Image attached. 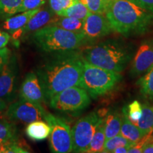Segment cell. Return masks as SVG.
<instances>
[{"label": "cell", "mask_w": 153, "mask_h": 153, "mask_svg": "<svg viewBox=\"0 0 153 153\" xmlns=\"http://www.w3.org/2000/svg\"><path fill=\"white\" fill-rule=\"evenodd\" d=\"M121 79L120 73L94 66L85 60L79 87L91 98L97 99L111 91Z\"/></svg>", "instance_id": "5"}, {"label": "cell", "mask_w": 153, "mask_h": 153, "mask_svg": "<svg viewBox=\"0 0 153 153\" xmlns=\"http://www.w3.org/2000/svg\"><path fill=\"white\" fill-rule=\"evenodd\" d=\"M135 143L126 139L125 137L121 135L120 134L114 136L111 138L106 140L105 142L104 150L103 152L110 153L113 152L115 149H116L120 146H125V145H134Z\"/></svg>", "instance_id": "25"}, {"label": "cell", "mask_w": 153, "mask_h": 153, "mask_svg": "<svg viewBox=\"0 0 153 153\" xmlns=\"http://www.w3.org/2000/svg\"><path fill=\"white\" fill-rule=\"evenodd\" d=\"M7 107H8V106H7V103L4 100H2L1 99H0V114H1L4 112H5V111L7 110Z\"/></svg>", "instance_id": "37"}, {"label": "cell", "mask_w": 153, "mask_h": 153, "mask_svg": "<svg viewBox=\"0 0 153 153\" xmlns=\"http://www.w3.org/2000/svg\"><path fill=\"white\" fill-rule=\"evenodd\" d=\"M133 146V145H125V146H120L116 149H115L113 152H114V153H127V152H128V150H130V148H132Z\"/></svg>", "instance_id": "36"}, {"label": "cell", "mask_w": 153, "mask_h": 153, "mask_svg": "<svg viewBox=\"0 0 153 153\" xmlns=\"http://www.w3.org/2000/svg\"><path fill=\"white\" fill-rule=\"evenodd\" d=\"M29 150L26 144L16 139L15 140L0 145V153H27Z\"/></svg>", "instance_id": "28"}, {"label": "cell", "mask_w": 153, "mask_h": 153, "mask_svg": "<svg viewBox=\"0 0 153 153\" xmlns=\"http://www.w3.org/2000/svg\"><path fill=\"white\" fill-rule=\"evenodd\" d=\"M11 56V52L8 48L4 47L0 49V70L8 62Z\"/></svg>", "instance_id": "32"}, {"label": "cell", "mask_w": 153, "mask_h": 153, "mask_svg": "<svg viewBox=\"0 0 153 153\" xmlns=\"http://www.w3.org/2000/svg\"><path fill=\"white\" fill-rule=\"evenodd\" d=\"M91 97L83 88L72 87L53 96L48 101L49 106L57 111L66 114H79L89 106Z\"/></svg>", "instance_id": "6"}, {"label": "cell", "mask_w": 153, "mask_h": 153, "mask_svg": "<svg viewBox=\"0 0 153 153\" xmlns=\"http://www.w3.org/2000/svg\"><path fill=\"white\" fill-rule=\"evenodd\" d=\"M44 120L51 128L49 135L50 148L54 153L72 152V129L65 120L51 113L47 112Z\"/></svg>", "instance_id": "7"}, {"label": "cell", "mask_w": 153, "mask_h": 153, "mask_svg": "<svg viewBox=\"0 0 153 153\" xmlns=\"http://www.w3.org/2000/svg\"><path fill=\"white\" fill-rule=\"evenodd\" d=\"M114 31L105 14L90 12L84 21L82 34L85 45L97 43Z\"/></svg>", "instance_id": "10"}, {"label": "cell", "mask_w": 153, "mask_h": 153, "mask_svg": "<svg viewBox=\"0 0 153 153\" xmlns=\"http://www.w3.org/2000/svg\"><path fill=\"white\" fill-rule=\"evenodd\" d=\"M105 142H106V135H105V123L104 118H103L99 125L97 126L96 131L91 139L90 144L86 152L88 153H99L103 152Z\"/></svg>", "instance_id": "19"}, {"label": "cell", "mask_w": 153, "mask_h": 153, "mask_svg": "<svg viewBox=\"0 0 153 153\" xmlns=\"http://www.w3.org/2000/svg\"><path fill=\"white\" fill-rule=\"evenodd\" d=\"M131 63V74L133 77L148 71L153 66V38L143 41L137 49Z\"/></svg>", "instance_id": "13"}, {"label": "cell", "mask_w": 153, "mask_h": 153, "mask_svg": "<svg viewBox=\"0 0 153 153\" xmlns=\"http://www.w3.org/2000/svg\"><path fill=\"white\" fill-rule=\"evenodd\" d=\"M11 35L8 32L3 31L0 30V49L7 46L10 41Z\"/></svg>", "instance_id": "34"}, {"label": "cell", "mask_w": 153, "mask_h": 153, "mask_svg": "<svg viewBox=\"0 0 153 153\" xmlns=\"http://www.w3.org/2000/svg\"><path fill=\"white\" fill-rule=\"evenodd\" d=\"M91 12L105 14L111 0H80Z\"/></svg>", "instance_id": "29"}, {"label": "cell", "mask_w": 153, "mask_h": 153, "mask_svg": "<svg viewBox=\"0 0 153 153\" xmlns=\"http://www.w3.org/2000/svg\"><path fill=\"white\" fill-rule=\"evenodd\" d=\"M48 111L43 105L19 99L11 102L5 111V117L11 122L29 123L44 120Z\"/></svg>", "instance_id": "9"}, {"label": "cell", "mask_w": 153, "mask_h": 153, "mask_svg": "<svg viewBox=\"0 0 153 153\" xmlns=\"http://www.w3.org/2000/svg\"><path fill=\"white\" fill-rule=\"evenodd\" d=\"M143 114L139 120L134 123L146 135L153 132V106L149 104H143Z\"/></svg>", "instance_id": "22"}, {"label": "cell", "mask_w": 153, "mask_h": 153, "mask_svg": "<svg viewBox=\"0 0 153 153\" xmlns=\"http://www.w3.org/2000/svg\"><path fill=\"white\" fill-rule=\"evenodd\" d=\"M91 11L80 0H76L73 4L68 8L61 11L57 16L71 17V18L85 20Z\"/></svg>", "instance_id": "23"}, {"label": "cell", "mask_w": 153, "mask_h": 153, "mask_svg": "<svg viewBox=\"0 0 153 153\" xmlns=\"http://www.w3.org/2000/svg\"><path fill=\"white\" fill-rule=\"evenodd\" d=\"M104 118L106 140L120 134L122 123V114L116 111H111Z\"/></svg>", "instance_id": "18"}, {"label": "cell", "mask_w": 153, "mask_h": 153, "mask_svg": "<svg viewBox=\"0 0 153 153\" xmlns=\"http://www.w3.org/2000/svg\"><path fill=\"white\" fill-rule=\"evenodd\" d=\"M137 84L140 86V91L147 98L153 101V66L141 77Z\"/></svg>", "instance_id": "24"}, {"label": "cell", "mask_w": 153, "mask_h": 153, "mask_svg": "<svg viewBox=\"0 0 153 153\" xmlns=\"http://www.w3.org/2000/svg\"><path fill=\"white\" fill-rule=\"evenodd\" d=\"M129 1L153 13V0H129Z\"/></svg>", "instance_id": "33"}, {"label": "cell", "mask_w": 153, "mask_h": 153, "mask_svg": "<svg viewBox=\"0 0 153 153\" xmlns=\"http://www.w3.org/2000/svg\"><path fill=\"white\" fill-rule=\"evenodd\" d=\"M123 114L127 116L132 123H135L139 120L143 114V105L138 101L135 100L127 107L123 108Z\"/></svg>", "instance_id": "27"}, {"label": "cell", "mask_w": 153, "mask_h": 153, "mask_svg": "<svg viewBox=\"0 0 153 153\" xmlns=\"http://www.w3.org/2000/svg\"><path fill=\"white\" fill-rule=\"evenodd\" d=\"M120 134L128 140L135 143H137L147 135L136 125L132 123L123 114H122V123Z\"/></svg>", "instance_id": "17"}, {"label": "cell", "mask_w": 153, "mask_h": 153, "mask_svg": "<svg viewBox=\"0 0 153 153\" xmlns=\"http://www.w3.org/2000/svg\"><path fill=\"white\" fill-rule=\"evenodd\" d=\"M48 54L36 72L47 104L53 96L64 89L79 87L85 60L79 49Z\"/></svg>", "instance_id": "1"}, {"label": "cell", "mask_w": 153, "mask_h": 153, "mask_svg": "<svg viewBox=\"0 0 153 153\" xmlns=\"http://www.w3.org/2000/svg\"><path fill=\"white\" fill-rule=\"evenodd\" d=\"M150 138L146 143H145L144 147L143 148V152L144 153H153V142H149Z\"/></svg>", "instance_id": "35"}, {"label": "cell", "mask_w": 153, "mask_h": 153, "mask_svg": "<svg viewBox=\"0 0 153 153\" xmlns=\"http://www.w3.org/2000/svg\"><path fill=\"white\" fill-rule=\"evenodd\" d=\"M102 118L99 111H92L76 122L72 128V152H86L96 128Z\"/></svg>", "instance_id": "8"}, {"label": "cell", "mask_w": 153, "mask_h": 153, "mask_svg": "<svg viewBox=\"0 0 153 153\" xmlns=\"http://www.w3.org/2000/svg\"><path fill=\"white\" fill-rule=\"evenodd\" d=\"M24 0H0V16L7 17L17 14L19 7Z\"/></svg>", "instance_id": "26"}, {"label": "cell", "mask_w": 153, "mask_h": 153, "mask_svg": "<svg viewBox=\"0 0 153 153\" xmlns=\"http://www.w3.org/2000/svg\"><path fill=\"white\" fill-rule=\"evenodd\" d=\"M84 21L82 19L71 18V17L57 16L51 25L57 26L69 31L82 33L84 27Z\"/></svg>", "instance_id": "21"}, {"label": "cell", "mask_w": 153, "mask_h": 153, "mask_svg": "<svg viewBox=\"0 0 153 153\" xmlns=\"http://www.w3.org/2000/svg\"><path fill=\"white\" fill-rule=\"evenodd\" d=\"M41 8L24 11V12H22V14H17L16 16L13 15L8 17L3 24L4 29L7 30L9 34L14 33L16 30L21 29L27 24L31 17L34 16Z\"/></svg>", "instance_id": "15"}, {"label": "cell", "mask_w": 153, "mask_h": 153, "mask_svg": "<svg viewBox=\"0 0 153 153\" xmlns=\"http://www.w3.org/2000/svg\"><path fill=\"white\" fill-rule=\"evenodd\" d=\"M84 58L94 66L120 73L133 58V51L123 42L108 39L87 45L82 52Z\"/></svg>", "instance_id": "3"}, {"label": "cell", "mask_w": 153, "mask_h": 153, "mask_svg": "<svg viewBox=\"0 0 153 153\" xmlns=\"http://www.w3.org/2000/svg\"><path fill=\"white\" fill-rule=\"evenodd\" d=\"M105 15L113 30L126 37L144 34L153 26V13L129 0H111Z\"/></svg>", "instance_id": "2"}, {"label": "cell", "mask_w": 153, "mask_h": 153, "mask_svg": "<svg viewBox=\"0 0 153 153\" xmlns=\"http://www.w3.org/2000/svg\"><path fill=\"white\" fill-rule=\"evenodd\" d=\"M57 16V15L51 9V7L41 8L24 27L11 34V38H12L16 45V43H19V41L23 38L30 36L36 30L51 25Z\"/></svg>", "instance_id": "12"}, {"label": "cell", "mask_w": 153, "mask_h": 153, "mask_svg": "<svg viewBox=\"0 0 153 153\" xmlns=\"http://www.w3.org/2000/svg\"><path fill=\"white\" fill-rule=\"evenodd\" d=\"M25 131L28 138L32 140L42 141L49 137L51 128L46 121L36 120L28 123Z\"/></svg>", "instance_id": "16"}, {"label": "cell", "mask_w": 153, "mask_h": 153, "mask_svg": "<svg viewBox=\"0 0 153 153\" xmlns=\"http://www.w3.org/2000/svg\"><path fill=\"white\" fill-rule=\"evenodd\" d=\"M30 37L32 43L46 53L79 50L85 46L82 33L69 31L53 25L36 30Z\"/></svg>", "instance_id": "4"}, {"label": "cell", "mask_w": 153, "mask_h": 153, "mask_svg": "<svg viewBox=\"0 0 153 153\" xmlns=\"http://www.w3.org/2000/svg\"><path fill=\"white\" fill-rule=\"evenodd\" d=\"M18 131L14 123L0 116V145L18 139Z\"/></svg>", "instance_id": "20"}, {"label": "cell", "mask_w": 153, "mask_h": 153, "mask_svg": "<svg viewBox=\"0 0 153 153\" xmlns=\"http://www.w3.org/2000/svg\"><path fill=\"white\" fill-rule=\"evenodd\" d=\"M45 2L46 0H24L22 4L19 7L17 14L41 8L42 6L45 4Z\"/></svg>", "instance_id": "30"}, {"label": "cell", "mask_w": 153, "mask_h": 153, "mask_svg": "<svg viewBox=\"0 0 153 153\" xmlns=\"http://www.w3.org/2000/svg\"><path fill=\"white\" fill-rule=\"evenodd\" d=\"M19 65L14 55L0 70V99L7 104L11 103L16 98L18 86Z\"/></svg>", "instance_id": "11"}, {"label": "cell", "mask_w": 153, "mask_h": 153, "mask_svg": "<svg viewBox=\"0 0 153 153\" xmlns=\"http://www.w3.org/2000/svg\"><path fill=\"white\" fill-rule=\"evenodd\" d=\"M76 0H48L49 6L51 9L57 15L63 9L68 8L73 4Z\"/></svg>", "instance_id": "31"}, {"label": "cell", "mask_w": 153, "mask_h": 153, "mask_svg": "<svg viewBox=\"0 0 153 153\" xmlns=\"http://www.w3.org/2000/svg\"><path fill=\"white\" fill-rule=\"evenodd\" d=\"M19 98L43 105L47 104L40 80L36 72H30L26 74L19 89Z\"/></svg>", "instance_id": "14"}]
</instances>
